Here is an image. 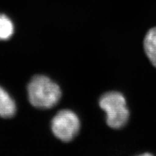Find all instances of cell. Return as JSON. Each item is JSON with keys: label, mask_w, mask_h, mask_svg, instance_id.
<instances>
[{"label": "cell", "mask_w": 156, "mask_h": 156, "mask_svg": "<svg viewBox=\"0 0 156 156\" xmlns=\"http://www.w3.org/2000/svg\"><path fill=\"white\" fill-rule=\"evenodd\" d=\"M144 48L146 55L156 68V27L148 31L144 40Z\"/></svg>", "instance_id": "5"}, {"label": "cell", "mask_w": 156, "mask_h": 156, "mask_svg": "<svg viewBox=\"0 0 156 156\" xmlns=\"http://www.w3.org/2000/svg\"><path fill=\"white\" fill-rule=\"evenodd\" d=\"M99 104L105 111L107 124L111 128H121L128 122L129 113L125 98L120 92H107L100 98Z\"/></svg>", "instance_id": "2"}, {"label": "cell", "mask_w": 156, "mask_h": 156, "mask_svg": "<svg viewBox=\"0 0 156 156\" xmlns=\"http://www.w3.org/2000/svg\"><path fill=\"white\" fill-rule=\"evenodd\" d=\"M14 33V25L6 15L0 14V41H6Z\"/></svg>", "instance_id": "6"}, {"label": "cell", "mask_w": 156, "mask_h": 156, "mask_svg": "<svg viewBox=\"0 0 156 156\" xmlns=\"http://www.w3.org/2000/svg\"><path fill=\"white\" fill-rule=\"evenodd\" d=\"M16 111L15 102L8 92L0 87V116L11 118L15 115Z\"/></svg>", "instance_id": "4"}, {"label": "cell", "mask_w": 156, "mask_h": 156, "mask_svg": "<svg viewBox=\"0 0 156 156\" xmlns=\"http://www.w3.org/2000/svg\"><path fill=\"white\" fill-rule=\"evenodd\" d=\"M80 122L77 116L70 110H61L53 117L51 129L54 135L63 142H69L79 132Z\"/></svg>", "instance_id": "3"}, {"label": "cell", "mask_w": 156, "mask_h": 156, "mask_svg": "<svg viewBox=\"0 0 156 156\" xmlns=\"http://www.w3.org/2000/svg\"><path fill=\"white\" fill-rule=\"evenodd\" d=\"M29 100L38 109H50L55 106L61 97L60 87L50 78L42 75L34 76L27 86Z\"/></svg>", "instance_id": "1"}]
</instances>
